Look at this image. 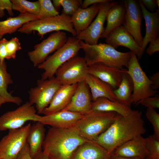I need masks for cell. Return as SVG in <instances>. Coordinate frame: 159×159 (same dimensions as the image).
<instances>
[{"label": "cell", "mask_w": 159, "mask_h": 159, "mask_svg": "<svg viewBox=\"0 0 159 159\" xmlns=\"http://www.w3.org/2000/svg\"><path fill=\"white\" fill-rule=\"evenodd\" d=\"M141 111L132 110L126 116L117 113L110 126L94 141L111 153L117 148L146 132Z\"/></svg>", "instance_id": "cell-1"}, {"label": "cell", "mask_w": 159, "mask_h": 159, "mask_svg": "<svg viewBox=\"0 0 159 159\" xmlns=\"http://www.w3.org/2000/svg\"><path fill=\"white\" fill-rule=\"evenodd\" d=\"M87 141L73 128L51 127L45 136L42 151L51 159H72L77 148Z\"/></svg>", "instance_id": "cell-2"}, {"label": "cell", "mask_w": 159, "mask_h": 159, "mask_svg": "<svg viewBox=\"0 0 159 159\" xmlns=\"http://www.w3.org/2000/svg\"><path fill=\"white\" fill-rule=\"evenodd\" d=\"M84 52V57L88 66L98 62H101L111 67L123 68H127L131 54V52H119L111 46L100 43L90 45L80 41Z\"/></svg>", "instance_id": "cell-3"}, {"label": "cell", "mask_w": 159, "mask_h": 159, "mask_svg": "<svg viewBox=\"0 0 159 159\" xmlns=\"http://www.w3.org/2000/svg\"><path fill=\"white\" fill-rule=\"evenodd\" d=\"M116 113L92 110L85 115L72 128L85 139L94 141L110 126Z\"/></svg>", "instance_id": "cell-4"}, {"label": "cell", "mask_w": 159, "mask_h": 159, "mask_svg": "<svg viewBox=\"0 0 159 159\" xmlns=\"http://www.w3.org/2000/svg\"><path fill=\"white\" fill-rule=\"evenodd\" d=\"M61 30L68 32L73 36H76V32L74 28L71 17L61 14L36 19L24 24L17 31L28 34L36 31L42 38L48 33Z\"/></svg>", "instance_id": "cell-5"}, {"label": "cell", "mask_w": 159, "mask_h": 159, "mask_svg": "<svg viewBox=\"0 0 159 159\" xmlns=\"http://www.w3.org/2000/svg\"><path fill=\"white\" fill-rule=\"evenodd\" d=\"M81 49L80 40L75 37H68L62 47L37 66L39 69L44 70L41 75L42 79L46 80L54 77L59 67L69 59L77 56Z\"/></svg>", "instance_id": "cell-6"}, {"label": "cell", "mask_w": 159, "mask_h": 159, "mask_svg": "<svg viewBox=\"0 0 159 159\" xmlns=\"http://www.w3.org/2000/svg\"><path fill=\"white\" fill-rule=\"evenodd\" d=\"M131 52L127 72L133 84L131 103L138 105L141 100L155 95L158 91L153 88L152 82L140 65L137 56L134 52Z\"/></svg>", "instance_id": "cell-7"}, {"label": "cell", "mask_w": 159, "mask_h": 159, "mask_svg": "<svg viewBox=\"0 0 159 159\" xmlns=\"http://www.w3.org/2000/svg\"><path fill=\"white\" fill-rule=\"evenodd\" d=\"M37 84L36 87L28 91L29 102L32 105H35L38 114H42L62 85L54 77L46 80L38 79Z\"/></svg>", "instance_id": "cell-8"}, {"label": "cell", "mask_w": 159, "mask_h": 159, "mask_svg": "<svg viewBox=\"0 0 159 159\" xmlns=\"http://www.w3.org/2000/svg\"><path fill=\"white\" fill-rule=\"evenodd\" d=\"M88 74V66L84 58L77 55L63 64L55 74L62 85H68L85 81Z\"/></svg>", "instance_id": "cell-9"}, {"label": "cell", "mask_w": 159, "mask_h": 159, "mask_svg": "<svg viewBox=\"0 0 159 159\" xmlns=\"http://www.w3.org/2000/svg\"><path fill=\"white\" fill-rule=\"evenodd\" d=\"M31 125L9 130L0 140V159H15L26 143Z\"/></svg>", "instance_id": "cell-10"}, {"label": "cell", "mask_w": 159, "mask_h": 159, "mask_svg": "<svg viewBox=\"0 0 159 159\" xmlns=\"http://www.w3.org/2000/svg\"><path fill=\"white\" fill-rule=\"evenodd\" d=\"M36 112L33 105L28 101L16 109L5 113L0 116V131L20 128L28 121L37 122Z\"/></svg>", "instance_id": "cell-11"}, {"label": "cell", "mask_w": 159, "mask_h": 159, "mask_svg": "<svg viewBox=\"0 0 159 159\" xmlns=\"http://www.w3.org/2000/svg\"><path fill=\"white\" fill-rule=\"evenodd\" d=\"M67 39L65 32L58 31L51 34L41 43L35 45L34 50L28 52L33 66L37 67L43 62L49 54L62 47Z\"/></svg>", "instance_id": "cell-12"}, {"label": "cell", "mask_w": 159, "mask_h": 159, "mask_svg": "<svg viewBox=\"0 0 159 159\" xmlns=\"http://www.w3.org/2000/svg\"><path fill=\"white\" fill-rule=\"evenodd\" d=\"M117 1L107 0L100 4V8L97 16L88 27L77 35L76 38L90 45L98 44V41L104 31V25L107 12Z\"/></svg>", "instance_id": "cell-13"}, {"label": "cell", "mask_w": 159, "mask_h": 159, "mask_svg": "<svg viewBox=\"0 0 159 159\" xmlns=\"http://www.w3.org/2000/svg\"><path fill=\"white\" fill-rule=\"evenodd\" d=\"M122 1L126 10L122 26L141 47L143 38L141 33V25L143 15L140 5L138 1L135 0Z\"/></svg>", "instance_id": "cell-14"}, {"label": "cell", "mask_w": 159, "mask_h": 159, "mask_svg": "<svg viewBox=\"0 0 159 159\" xmlns=\"http://www.w3.org/2000/svg\"><path fill=\"white\" fill-rule=\"evenodd\" d=\"M89 88L85 81L77 83L76 90L67 106L62 111L85 115L92 110V102Z\"/></svg>", "instance_id": "cell-15"}, {"label": "cell", "mask_w": 159, "mask_h": 159, "mask_svg": "<svg viewBox=\"0 0 159 159\" xmlns=\"http://www.w3.org/2000/svg\"><path fill=\"white\" fill-rule=\"evenodd\" d=\"M107 44L116 49L122 46L130 49L140 58L144 51L140 47L131 35L122 25L115 29L105 38Z\"/></svg>", "instance_id": "cell-16"}, {"label": "cell", "mask_w": 159, "mask_h": 159, "mask_svg": "<svg viewBox=\"0 0 159 159\" xmlns=\"http://www.w3.org/2000/svg\"><path fill=\"white\" fill-rule=\"evenodd\" d=\"M84 115L69 111H61L52 114L41 116L38 115L37 122L52 127L59 128H72Z\"/></svg>", "instance_id": "cell-17"}, {"label": "cell", "mask_w": 159, "mask_h": 159, "mask_svg": "<svg viewBox=\"0 0 159 159\" xmlns=\"http://www.w3.org/2000/svg\"><path fill=\"white\" fill-rule=\"evenodd\" d=\"M123 70V68L109 66L101 62L88 66V74L109 84L114 89L120 83Z\"/></svg>", "instance_id": "cell-18"}, {"label": "cell", "mask_w": 159, "mask_h": 159, "mask_svg": "<svg viewBox=\"0 0 159 159\" xmlns=\"http://www.w3.org/2000/svg\"><path fill=\"white\" fill-rule=\"evenodd\" d=\"M111 154L117 155L145 159L148 150L145 138L136 136L115 148Z\"/></svg>", "instance_id": "cell-19"}, {"label": "cell", "mask_w": 159, "mask_h": 159, "mask_svg": "<svg viewBox=\"0 0 159 159\" xmlns=\"http://www.w3.org/2000/svg\"><path fill=\"white\" fill-rule=\"evenodd\" d=\"M77 86V83L62 85L55 93L49 105L44 110L42 114L47 115L63 110L70 102Z\"/></svg>", "instance_id": "cell-20"}, {"label": "cell", "mask_w": 159, "mask_h": 159, "mask_svg": "<svg viewBox=\"0 0 159 159\" xmlns=\"http://www.w3.org/2000/svg\"><path fill=\"white\" fill-rule=\"evenodd\" d=\"M138 2L142 11L145 23V35L143 38L141 48L145 51L148 44L159 38V10L154 12L148 11L140 0Z\"/></svg>", "instance_id": "cell-21"}, {"label": "cell", "mask_w": 159, "mask_h": 159, "mask_svg": "<svg viewBox=\"0 0 159 159\" xmlns=\"http://www.w3.org/2000/svg\"><path fill=\"white\" fill-rule=\"evenodd\" d=\"M111 153L93 141H87L80 145L72 159H110Z\"/></svg>", "instance_id": "cell-22"}, {"label": "cell", "mask_w": 159, "mask_h": 159, "mask_svg": "<svg viewBox=\"0 0 159 159\" xmlns=\"http://www.w3.org/2000/svg\"><path fill=\"white\" fill-rule=\"evenodd\" d=\"M100 3L94 4L86 8L79 7L72 16V21L77 35L91 24L98 12Z\"/></svg>", "instance_id": "cell-23"}, {"label": "cell", "mask_w": 159, "mask_h": 159, "mask_svg": "<svg viewBox=\"0 0 159 159\" xmlns=\"http://www.w3.org/2000/svg\"><path fill=\"white\" fill-rule=\"evenodd\" d=\"M85 81L90 90L92 101L100 97H105L117 102L114 93V89L110 85L88 74Z\"/></svg>", "instance_id": "cell-24"}, {"label": "cell", "mask_w": 159, "mask_h": 159, "mask_svg": "<svg viewBox=\"0 0 159 159\" xmlns=\"http://www.w3.org/2000/svg\"><path fill=\"white\" fill-rule=\"evenodd\" d=\"M125 7L122 1H117L108 10L106 18L107 25L100 38H105L113 30L122 25Z\"/></svg>", "instance_id": "cell-25"}, {"label": "cell", "mask_w": 159, "mask_h": 159, "mask_svg": "<svg viewBox=\"0 0 159 159\" xmlns=\"http://www.w3.org/2000/svg\"><path fill=\"white\" fill-rule=\"evenodd\" d=\"M40 19L39 16L23 13H20L17 16L11 17L0 21V40L6 34L16 32L26 23Z\"/></svg>", "instance_id": "cell-26"}, {"label": "cell", "mask_w": 159, "mask_h": 159, "mask_svg": "<svg viewBox=\"0 0 159 159\" xmlns=\"http://www.w3.org/2000/svg\"><path fill=\"white\" fill-rule=\"evenodd\" d=\"M44 125L39 122L32 125L28 135V143L32 158L42 151V145L45 137Z\"/></svg>", "instance_id": "cell-27"}, {"label": "cell", "mask_w": 159, "mask_h": 159, "mask_svg": "<svg viewBox=\"0 0 159 159\" xmlns=\"http://www.w3.org/2000/svg\"><path fill=\"white\" fill-rule=\"evenodd\" d=\"M133 90L132 82L127 69H124L120 83L113 91L117 102L130 107Z\"/></svg>", "instance_id": "cell-28"}, {"label": "cell", "mask_w": 159, "mask_h": 159, "mask_svg": "<svg viewBox=\"0 0 159 159\" xmlns=\"http://www.w3.org/2000/svg\"><path fill=\"white\" fill-rule=\"evenodd\" d=\"M92 110L103 112H115L123 116L128 115L132 109L130 107L105 97L99 98L92 104Z\"/></svg>", "instance_id": "cell-29"}, {"label": "cell", "mask_w": 159, "mask_h": 159, "mask_svg": "<svg viewBox=\"0 0 159 159\" xmlns=\"http://www.w3.org/2000/svg\"><path fill=\"white\" fill-rule=\"evenodd\" d=\"M13 83L11 75L7 72V65L4 61L2 64H0V96L6 100L8 102L19 105L22 101L21 98L13 96L7 91L9 85Z\"/></svg>", "instance_id": "cell-30"}, {"label": "cell", "mask_w": 159, "mask_h": 159, "mask_svg": "<svg viewBox=\"0 0 159 159\" xmlns=\"http://www.w3.org/2000/svg\"><path fill=\"white\" fill-rule=\"evenodd\" d=\"M13 10L20 13H26L31 14L39 16L40 5L39 1L31 2L25 0H11Z\"/></svg>", "instance_id": "cell-31"}, {"label": "cell", "mask_w": 159, "mask_h": 159, "mask_svg": "<svg viewBox=\"0 0 159 159\" xmlns=\"http://www.w3.org/2000/svg\"><path fill=\"white\" fill-rule=\"evenodd\" d=\"M52 2L56 9L62 7V14L70 17L80 7L82 2L80 0H53Z\"/></svg>", "instance_id": "cell-32"}, {"label": "cell", "mask_w": 159, "mask_h": 159, "mask_svg": "<svg viewBox=\"0 0 159 159\" xmlns=\"http://www.w3.org/2000/svg\"><path fill=\"white\" fill-rule=\"evenodd\" d=\"M145 140L148 150L145 159H159V140L153 135L145 138Z\"/></svg>", "instance_id": "cell-33"}, {"label": "cell", "mask_w": 159, "mask_h": 159, "mask_svg": "<svg viewBox=\"0 0 159 159\" xmlns=\"http://www.w3.org/2000/svg\"><path fill=\"white\" fill-rule=\"evenodd\" d=\"M40 5L39 16L41 19L59 15V13L50 0H39Z\"/></svg>", "instance_id": "cell-34"}, {"label": "cell", "mask_w": 159, "mask_h": 159, "mask_svg": "<svg viewBox=\"0 0 159 159\" xmlns=\"http://www.w3.org/2000/svg\"><path fill=\"white\" fill-rule=\"evenodd\" d=\"M5 48L6 53V59H15L17 51L21 50V47L18 39L14 37L9 40H7Z\"/></svg>", "instance_id": "cell-35"}, {"label": "cell", "mask_w": 159, "mask_h": 159, "mask_svg": "<svg viewBox=\"0 0 159 159\" xmlns=\"http://www.w3.org/2000/svg\"><path fill=\"white\" fill-rule=\"evenodd\" d=\"M145 116L151 124L154 130V138L159 140V114L153 108H147Z\"/></svg>", "instance_id": "cell-36"}, {"label": "cell", "mask_w": 159, "mask_h": 159, "mask_svg": "<svg viewBox=\"0 0 159 159\" xmlns=\"http://www.w3.org/2000/svg\"><path fill=\"white\" fill-rule=\"evenodd\" d=\"M147 108H159V96L156 95L153 97H145L140 100L138 103Z\"/></svg>", "instance_id": "cell-37"}, {"label": "cell", "mask_w": 159, "mask_h": 159, "mask_svg": "<svg viewBox=\"0 0 159 159\" xmlns=\"http://www.w3.org/2000/svg\"><path fill=\"white\" fill-rule=\"evenodd\" d=\"M5 10L10 16H14L12 4L11 0H0V18H2L4 16Z\"/></svg>", "instance_id": "cell-38"}, {"label": "cell", "mask_w": 159, "mask_h": 159, "mask_svg": "<svg viewBox=\"0 0 159 159\" xmlns=\"http://www.w3.org/2000/svg\"><path fill=\"white\" fill-rule=\"evenodd\" d=\"M15 159H32L27 142Z\"/></svg>", "instance_id": "cell-39"}, {"label": "cell", "mask_w": 159, "mask_h": 159, "mask_svg": "<svg viewBox=\"0 0 159 159\" xmlns=\"http://www.w3.org/2000/svg\"><path fill=\"white\" fill-rule=\"evenodd\" d=\"M159 51V38L156 40L150 42L146 52L147 54L151 55Z\"/></svg>", "instance_id": "cell-40"}, {"label": "cell", "mask_w": 159, "mask_h": 159, "mask_svg": "<svg viewBox=\"0 0 159 159\" xmlns=\"http://www.w3.org/2000/svg\"><path fill=\"white\" fill-rule=\"evenodd\" d=\"M145 8L149 10L151 12H154L158 7L156 0H140Z\"/></svg>", "instance_id": "cell-41"}, {"label": "cell", "mask_w": 159, "mask_h": 159, "mask_svg": "<svg viewBox=\"0 0 159 159\" xmlns=\"http://www.w3.org/2000/svg\"><path fill=\"white\" fill-rule=\"evenodd\" d=\"M7 40L4 38L0 40V64H2L6 59V53L5 45Z\"/></svg>", "instance_id": "cell-42"}, {"label": "cell", "mask_w": 159, "mask_h": 159, "mask_svg": "<svg viewBox=\"0 0 159 159\" xmlns=\"http://www.w3.org/2000/svg\"><path fill=\"white\" fill-rule=\"evenodd\" d=\"M149 79L152 83L153 88L158 90L159 88V72H157L151 76Z\"/></svg>", "instance_id": "cell-43"}, {"label": "cell", "mask_w": 159, "mask_h": 159, "mask_svg": "<svg viewBox=\"0 0 159 159\" xmlns=\"http://www.w3.org/2000/svg\"><path fill=\"white\" fill-rule=\"evenodd\" d=\"M107 0H85L82 2L81 5L82 8H86L90 5L94 4L104 2Z\"/></svg>", "instance_id": "cell-44"}, {"label": "cell", "mask_w": 159, "mask_h": 159, "mask_svg": "<svg viewBox=\"0 0 159 159\" xmlns=\"http://www.w3.org/2000/svg\"><path fill=\"white\" fill-rule=\"evenodd\" d=\"M32 159H51L43 152L42 150L37 154Z\"/></svg>", "instance_id": "cell-45"}, {"label": "cell", "mask_w": 159, "mask_h": 159, "mask_svg": "<svg viewBox=\"0 0 159 159\" xmlns=\"http://www.w3.org/2000/svg\"><path fill=\"white\" fill-rule=\"evenodd\" d=\"M110 159H141L139 158H131L113 155L111 153Z\"/></svg>", "instance_id": "cell-46"}, {"label": "cell", "mask_w": 159, "mask_h": 159, "mask_svg": "<svg viewBox=\"0 0 159 159\" xmlns=\"http://www.w3.org/2000/svg\"><path fill=\"white\" fill-rule=\"evenodd\" d=\"M6 102H8L6 100L0 96V107L2 104Z\"/></svg>", "instance_id": "cell-47"}, {"label": "cell", "mask_w": 159, "mask_h": 159, "mask_svg": "<svg viewBox=\"0 0 159 159\" xmlns=\"http://www.w3.org/2000/svg\"><path fill=\"white\" fill-rule=\"evenodd\" d=\"M156 2H157V6H158V8L159 9V0H156Z\"/></svg>", "instance_id": "cell-48"}]
</instances>
